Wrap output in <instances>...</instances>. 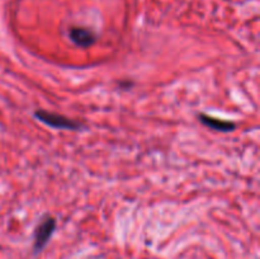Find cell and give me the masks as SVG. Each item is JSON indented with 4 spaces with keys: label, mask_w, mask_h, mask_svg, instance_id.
<instances>
[{
    "label": "cell",
    "mask_w": 260,
    "mask_h": 259,
    "mask_svg": "<svg viewBox=\"0 0 260 259\" xmlns=\"http://www.w3.org/2000/svg\"><path fill=\"white\" fill-rule=\"evenodd\" d=\"M35 117L42 123L47 124V126L52 127V128H62V130H70V131H78V130L83 128V124L79 122L74 121V119L68 118L61 114L52 113V112L47 111H36Z\"/></svg>",
    "instance_id": "6da1fadb"
},
{
    "label": "cell",
    "mask_w": 260,
    "mask_h": 259,
    "mask_svg": "<svg viewBox=\"0 0 260 259\" xmlns=\"http://www.w3.org/2000/svg\"><path fill=\"white\" fill-rule=\"evenodd\" d=\"M198 119L206 127L215 130L218 132H231L236 128V124L231 121H225V119L216 118V117L208 116V114L201 113L198 114Z\"/></svg>",
    "instance_id": "277c9868"
},
{
    "label": "cell",
    "mask_w": 260,
    "mask_h": 259,
    "mask_svg": "<svg viewBox=\"0 0 260 259\" xmlns=\"http://www.w3.org/2000/svg\"><path fill=\"white\" fill-rule=\"evenodd\" d=\"M69 37L79 47H90L96 42V35L84 27H73L69 30Z\"/></svg>",
    "instance_id": "3957f363"
},
{
    "label": "cell",
    "mask_w": 260,
    "mask_h": 259,
    "mask_svg": "<svg viewBox=\"0 0 260 259\" xmlns=\"http://www.w3.org/2000/svg\"><path fill=\"white\" fill-rule=\"evenodd\" d=\"M56 230V220L51 216H46L35 230L33 235V253L37 254L47 245L51 236Z\"/></svg>",
    "instance_id": "7a4b0ae2"
}]
</instances>
